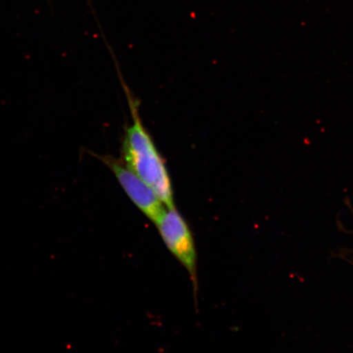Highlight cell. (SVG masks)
I'll use <instances>...</instances> for the list:
<instances>
[{
	"instance_id": "2",
	"label": "cell",
	"mask_w": 353,
	"mask_h": 353,
	"mask_svg": "<svg viewBox=\"0 0 353 353\" xmlns=\"http://www.w3.org/2000/svg\"><path fill=\"white\" fill-rule=\"evenodd\" d=\"M156 224L170 252L187 269L196 290L197 255L195 242L186 220L174 207L166 208Z\"/></svg>"
},
{
	"instance_id": "3",
	"label": "cell",
	"mask_w": 353,
	"mask_h": 353,
	"mask_svg": "<svg viewBox=\"0 0 353 353\" xmlns=\"http://www.w3.org/2000/svg\"><path fill=\"white\" fill-rule=\"evenodd\" d=\"M116 176L119 183L142 213L157 223L166 207L153 189L128 168L125 163L112 157H99Z\"/></svg>"
},
{
	"instance_id": "1",
	"label": "cell",
	"mask_w": 353,
	"mask_h": 353,
	"mask_svg": "<svg viewBox=\"0 0 353 353\" xmlns=\"http://www.w3.org/2000/svg\"><path fill=\"white\" fill-rule=\"evenodd\" d=\"M125 87L132 125L123 138V163L153 189L166 208H174V189L166 163L141 120L138 103Z\"/></svg>"
}]
</instances>
